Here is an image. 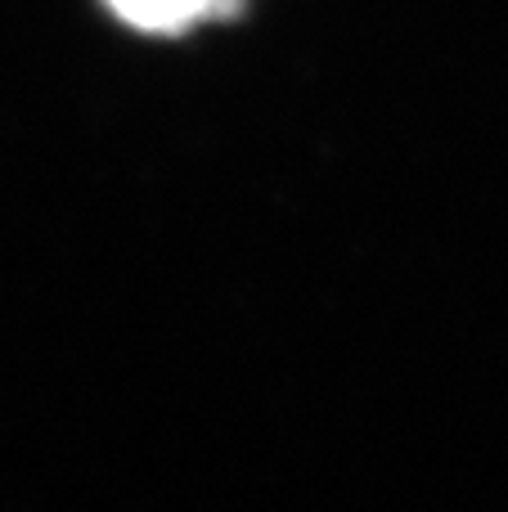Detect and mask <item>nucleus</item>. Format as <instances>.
I'll return each instance as SVG.
<instances>
[{
    "instance_id": "f257e3e1",
    "label": "nucleus",
    "mask_w": 508,
    "mask_h": 512,
    "mask_svg": "<svg viewBox=\"0 0 508 512\" xmlns=\"http://www.w3.org/2000/svg\"><path fill=\"white\" fill-rule=\"evenodd\" d=\"M122 23L140 27V32H185V27L203 23V18L239 14L243 0H108Z\"/></svg>"
}]
</instances>
